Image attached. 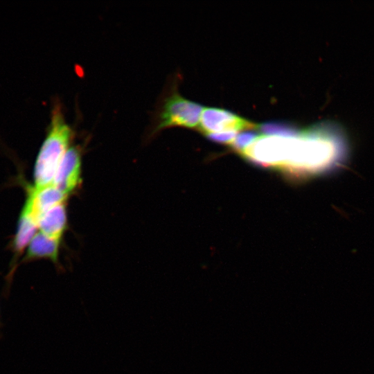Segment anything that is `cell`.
I'll return each instance as SVG.
<instances>
[{
  "mask_svg": "<svg viewBox=\"0 0 374 374\" xmlns=\"http://www.w3.org/2000/svg\"><path fill=\"white\" fill-rule=\"evenodd\" d=\"M348 155L347 140L341 129L331 123H322L286 137L280 170L296 178L335 172Z\"/></svg>",
  "mask_w": 374,
  "mask_h": 374,
  "instance_id": "cell-1",
  "label": "cell"
},
{
  "mask_svg": "<svg viewBox=\"0 0 374 374\" xmlns=\"http://www.w3.org/2000/svg\"><path fill=\"white\" fill-rule=\"evenodd\" d=\"M73 129L66 123L59 102L53 104L46 138L34 167L35 187L53 183L57 168L73 139Z\"/></svg>",
  "mask_w": 374,
  "mask_h": 374,
  "instance_id": "cell-2",
  "label": "cell"
},
{
  "mask_svg": "<svg viewBox=\"0 0 374 374\" xmlns=\"http://www.w3.org/2000/svg\"><path fill=\"white\" fill-rule=\"evenodd\" d=\"M203 109L201 105L183 98L173 90L163 99L151 134L172 127H197Z\"/></svg>",
  "mask_w": 374,
  "mask_h": 374,
  "instance_id": "cell-3",
  "label": "cell"
},
{
  "mask_svg": "<svg viewBox=\"0 0 374 374\" xmlns=\"http://www.w3.org/2000/svg\"><path fill=\"white\" fill-rule=\"evenodd\" d=\"M255 124L233 113L217 108H205L202 111L198 128L206 134L227 131L252 129Z\"/></svg>",
  "mask_w": 374,
  "mask_h": 374,
  "instance_id": "cell-4",
  "label": "cell"
},
{
  "mask_svg": "<svg viewBox=\"0 0 374 374\" xmlns=\"http://www.w3.org/2000/svg\"><path fill=\"white\" fill-rule=\"evenodd\" d=\"M81 157L80 148L78 146H70L55 174L52 184L67 196L80 183Z\"/></svg>",
  "mask_w": 374,
  "mask_h": 374,
  "instance_id": "cell-5",
  "label": "cell"
},
{
  "mask_svg": "<svg viewBox=\"0 0 374 374\" xmlns=\"http://www.w3.org/2000/svg\"><path fill=\"white\" fill-rule=\"evenodd\" d=\"M37 229L35 217L28 211L23 208L19 217L17 231L11 244L13 258L11 262L10 271L6 276L8 289L17 267V260L19 256L22 255L24 249L29 245L31 240L36 234Z\"/></svg>",
  "mask_w": 374,
  "mask_h": 374,
  "instance_id": "cell-6",
  "label": "cell"
},
{
  "mask_svg": "<svg viewBox=\"0 0 374 374\" xmlns=\"http://www.w3.org/2000/svg\"><path fill=\"white\" fill-rule=\"evenodd\" d=\"M60 240L39 231L31 240L21 262L47 259L57 263Z\"/></svg>",
  "mask_w": 374,
  "mask_h": 374,
  "instance_id": "cell-7",
  "label": "cell"
},
{
  "mask_svg": "<svg viewBox=\"0 0 374 374\" xmlns=\"http://www.w3.org/2000/svg\"><path fill=\"white\" fill-rule=\"evenodd\" d=\"M37 224L40 232L61 240L67 226L65 202L42 213L37 217Z\"/></svg>",
  "mask_w": 374,
  "mask_h": 374,
  "instance_id": "cell-8",
  "label": "cell"
},
{
  "mask_svg": "<svg viewBox=\"0 0 374 374\" xmlns=\"http://www.w3.org/2000/svg\"><path fill=\"white\" fill-rule=\"evenodd\" d=\"M258 128L269 136L282 137L296 136L300 132L295 127L282 123H265L260 125Z\"/></svg>",
  "mask_w": 374,
  "mask_h": 374,
  "instance_id": "cell-9",
  "label": "cell"
},
{
  "mask_svg": "<svg viewBox=\"0 0 374 374\" xmlns=\"http://www.w3.org/2000/svg\"><path fill=\"white\" fill-rule=\"evenodd\" d=\"M260 136L253 132H242L238 134L231 143L233 148L241 154Z\"/></svg>",
  "mask_w": 374,
  "mask_h": 374,
  "instance_id": "cell-10",
  "label": "cell"
},
{
  "mask_svg": "<svg viewBox=\"0 0 374 374\" xmlns=\"http://www.w3.org/2000/svg\"><path fill=\"white\" fill-rule=\"evenodd\" d=\"M237 132L227 131L207 134V136L213 141L220 143H230L233 141L236 136Z\"/></svg>",
  "mask_w": 374,
  "mask_h": 374,
  "instance_id": "cell-11",
  "label": "cell"
},
{
  "mask_svg": "<svg viewBox=\"0 0 374 374\" xmlns=\"http://www.w3.org/2000/svg\"><path fill=\"white\" fill-rule=\"evenodd\" d=\"M0 326H1V323H0Z\"/></svg>",
  "mask_w": 374,
  "mask_h": 374,
  "instance_id": "cell-12",
  "label": "cell"
}]
</instances>
